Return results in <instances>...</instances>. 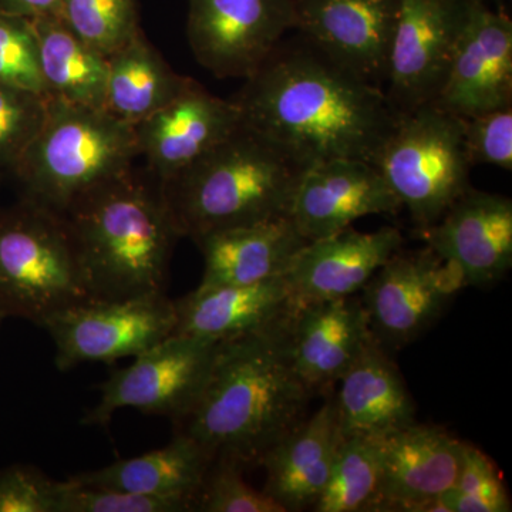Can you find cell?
I'll list each match as a JSON object with an SVG mask.
<instances>
[{
  "instance_id": "cell-19",
  "label": "cell",
  "mask_w": 512,
  "mask_h": 512,
  "mask_svg": "<svg viewBox=\"0 0 512 512\" xmlns=\"http://www.w3.org/2000/svg\"><path fill=\"white\" fill-rule=\"evenodd\" d=\"M403 235L394 227L372 232L352 227L306 242L286 271L295 305L349 298L362 292L377 269L403 248Z\"/></svg>"
},
{
  "instance_id": "cell-10",
  "label": "cell",
  "mask_w": 512,
  "mask_h": 512,
  "mask_svg": "<svg viewBox=\"0 0 512 512\" xmlns=\"http://www.w3.org/2000/svg\"><path fill=\"white\" fill-rule=\"evenodd\" d=\"M466 288L456 268L429 247L400 248L370 278L360 301L373 338L400 348L423 335Z\"/></svg>"
},
{
  "instance_id": "cell-36",
  "label": "cell",
  "mask_w": 512,
  "mask_h": 512,
  "mask_svg": "<svg viewBox=\"0 0 512 512\" xmlns=\"http://www.w3.org/2000/svg\"><path fill=\"white\" fill-rule=\"evenodd\" d=\"M57 481L36 467L13 464L0 471V512H56Z\"/></svg>"
},
{
  "instance_id": "cell-18",
  "label": "cell",
  "mask_w": 512,
  "mask_h": 512,
  "mask_svg": "<svg viewBox=\"0 0 512 512\" xmlns=\"http://www.w3.org/2000/svg\"><path fill=\"white\" fill-rule=\"evenodd\" d=\"M400 208L375 164L342 158L303 171L288 217L309 242L338 234L367 215L396 214Z\"/></svg>"
},
{
  "instance_id": "cell-28",
  "label": "cell",
  "mask_w": 512,
  "mask_h": 512,
  "mask_svg": "<svg viewBox=\"0 0 512 512\" xmlns=\"http://www.w3.org/2000/svg\"><path fill=\"white\" fill-rule=\"evenodd\" d=\"M382 483L379 437L343 436L315 512H376Z\"/></svg>"
},
{
  "instance_id": "cell-40",
  "label": "cell",
  "mask_w": 512,
  "mask_h": 512,
  "mask_svg": "<svg viewBox=\"0 0 512 512\" xmlns=\"http://www.w3.org/2000/svg\"><path fill=\"white\" fill-rule=\"evenodd\" d=\"M508 2H511V0H508Z\"/></svg>"
},
{
  "instance_id": "cell-32",
  "label": "cell",
  "mask_w": 512,
  "mask_h": 512,
  "mask_svg": "<svg viewBox=\"0 0 512 512\" xmlns=\"http://www.w3.org/2000/svg\"><path fill=\"white\" fill-rule=\"evenodd\" d=\"M0 84L47 96L29 19L0 10Z\"/></svg>"
},
{
  "instance_id": "cell-4",
  "label": "cell",
  "mask_w": 512,
  "mask_h": 512,
  "mask_svg": "<svg viewBox=\"0 0 512 512\" xmlns=\"http://www.w3.org/2000/svg\"><path fill=\"white\" fill-rule=\"evenodd\" d=\"M303 168L241 126L185 170L160 184L180 237L288 217Z\"/></svg>"
},
{
  "instance_id": "cell-14",
  "label": "cell",
  "mask_w": 512,
  "mask_h": 512,
  "mask_svg": "<svg viewBox=\"0 0 512 512\" xmlns=\"http://www.w3.org/2000/svg\"><path fill=\"white\" fill-rule=\"evenodd\" d=\"M303 40L350 72L386 80L400 0H293Z\"/></svg>"
},
{
  "instance_id": "cell-11",
  "label": "cell",
  "mask_w": 512,
  "mask_h": 512,
  "mask_svg": "<svg viewBox=\"0 0 512 512\" xmlns=\"http://www.w3.org/2000/svg\"><path fill=\"white\" fill-rule=\"evenodd\" d=\"M195 59L220 79H247L295 26L293 0H188Z\"/></svg>"
},
{
  "instance_id": "cell-17",
  "label": "cell",
  "mask_w": 512,
  "mask_h": 512,
  "mask_svg": "<svg viewBox=\"0 0 512 512\" xmlns=\"http://www.w3.org/2000/svg\"><path fill=\"white\" fill-rule=\"evenodd\" d=\"M427 247L453 265L464 285L484 288L512 266V201L470 187L436 224L419 231Z\"/></svg>"
},
{
  "instance_id": "cell-20",
  "label": "cell",
  "mask_w": 512,
  "mask_h": 512,
  "mask_svg": "<svg viewBox=\"0 0 512 512\" xmlns=\"http://www.w3.org/2000/svg\"><path fill=\"white\" fill-rule=\"evenodd\" d=\"M372 339L357 295L301 303L289 319V359L311 393L339 382Z\"/></svg>"
},
{
  "instance_id": "cell-30",
  "label": "cell",
  "mask_w": 512,
  "mask_h": 512,
  "mask_svg": "<svg viewBox=\"0 0 512 512\" xmlns=\"http://www.w3.org/2000/svg\"><path fill=\"white\" fill-rule=\"evenodd\" d=\"M446 512H510L507 488L491 458L466 443L460 473L447 494L440 498Z\"/></svg>"
},
{
  "instance_id": "cell-16",
  "label": "cell",
  "mask_w": 512,
  "mask_h": 512,
  "mask_svg": "<svg viewBox=\"0 0 512 512\" xmlns=\"http://www.w3.org/2000/svg\"><path fill=\"white\" fill-rule=\"evenodd\" d=\"M382 483L376 512H446L440 498L456 484L464 441L417 421L379 437Z\"/></svg>"
},
{
  "instance_id": "cell-21",
  "label": "cell",
  "mask_w": 512,
  "mask_h": 512,
  "mask_svg": "<svg viewBox=\"0 0 512 512\" xmlns=\"http://www.w3.org/2000/svg\"><path fill=\"white\" fill-rule=\"evenodd\" d=\"M342 439L335 400L329 399L266 451L259 461L266 474L262 491L286 512L315 507Z\"/></svg>"
},
{
  "instance_id": "cell-1",
  "label": "cell",
  "mask_w": 512,
  "mask_h": 512,
  "mask_svg": "<svg viewBox=\"0 0 512 512\" xmlns=\"http://www.w3.org/2000/svg\"><path fill=\"white\" fill-rule=\"evenodd\" d=\"M232 100L244 126L303 170L342 158L375 163L399 116L380 86L305 40L276 47Z\"/></svg>"
},
{
  "instance_id": "cell-12",
  "label": "cell",
  "mask_w": 512,
  "mask_h": 512,
  "mask_svg": "<svg viewBox=\"0 0 512 512\" xmlns=\"http://www.w3.org/2000/svg\"><path fill=\"white\" fill-rule=\"evenodd\" d=\"M466 13V0H400L386 94L402 113L439 96Z\"/></svg>"
},
{
  "instance_id": "cell-5",
  "label": "cell",
  "mask_w": 512,
  "mask_h": 512,
  "mask_svg": "<svg viewBox=\"0 0 512 512\" xmlns=\"http://www.w3.org/2000/svg\"><path fill=\"white\" fill-rule=\"evenodd\" d=\"M134 127L104 109L49 97L39 133L20 157L26 200L62 215L101 185L133 170Z\"/></svg>"
},
{
  "instance_id": "cell-24",
  "label": "cell",
  "mask_w": 512,
  "mask_h": 512,
  "mask_svg": "<svg viewBox=\"0 0 512 512\" xmlns=\"http://www.w3.org/2000/svg\"><path fill=\"white\" fill-rule=\"evenodd\" d=\"M339 383L333 400L343 436L382 437L416 421L406 383L375 338Z\"/></svg>"
},
{
  "instance_id": "cell-23",
  "label": "cell",
  "mask_w": 512,
  "mask_h": 512,
  "mask_svg": "<svg viewBox=\"0 0 512 512\" xmlns=\"http://www.w3.org/2000/svg\"><path fill=\"white\" fill-rule=\"evenodd\" d=\"M194 242L204 256V275L197 289H211L284 276L308 241L289 217H281L211 232Z\"/></svg>"
},
{
  "instance_id": "cell-6",
  "label": "cell",
  "mask_w": 512,
  "mask_h": 512,
  "mask_svg": "<svg viewBox=\"0 0 512 512\" xmlns=\"http://www.w3.org/2000/svg\"><path fill=\"white\" fill-rule=\"evenodd\" d=\"M373 164L417 231L436 224L471 187L463 123L434 103L399 113Z\"/></svg>"
},
{
  "instance_id": "cell-7",
  "label": "cell",
  "mask_w": 512,
  "mask_h": 512,
  "mask_svg": "<svg viewBox=\"0 0 512 512\" xmlns=\"http://www.w3.org/2000/svg\"><path fill=\"white\" fill-rule=\"evenodd\" d=\"M59 215L28 200L0 218V313L42 328L50 316L89 301Z\"/></svg>"
},
{
  "instance_id": "cell-34",
  "label": "cell",
  "mask_w": 512,
  "mask_h": 512,
  "mask_svg": "<svg viewBox=\"0 0 512 512\" xmlns=\"http://www.w3.org/2000/svg\"><path fill=\"white\" fill-rule=\"evenodd\" d=\"M49 97L0 84V163L18 164L47 113Z\"/></svg>"
},
{
  "instance_id": "cell-26",
  "label": "cell",
  "mask_w": 512,
  "mask_h": 512,
  "mask_svg": "<svg viewBox=\"0 0 512 512\" xmlns=\"http://www.w3.org/2000/svg\"><path fill=\"white\" fill-rule=\"evenodd\" d=\"M188 80L175 73L140 32L107 57L104 110L134 127L174 99Z\"/></svg>"
},
{
  "instance_id": "cell-27",
  "label": "cell",
  "mask_w": 512,
  "mask_h": 512,
  "mask_svg": "<svg viewBox=\"0 0 512 512\" xmlns=\"http://www.w3.org/2000/svg\"><path fill=\"white\" fill-rule=\"evenodd\" d=\"M29 20L47 97L104 109L107 57L74 35L57 15Z\"/></svg>"
},
{
  "instance_id": "cell-9",
  "label": "cell",
  "mask_w": 512,
  "mask_h": 512,
  "mask_svg": "<svg viewBox=\"0 0 512 512\" xmlns=\"http://www.w3.org/2000/svg\"><path fill=\"white\" fill-rule=\"evenodd\" d=\"M177 311L165 292L114 301H84L43 323L55 343L57 369L136 357L173 335Z\"/></svg>"
},
{
  "instance_id": "cell-8",
  "label": "cell",
  "mask_w": 512,
  "mask_h": 512,
  "mask_svg": "<svg viewBox=\"0 0 512 512\" xmlns=\"http://www.w3.org/2000/svg\"><path fill=\"white\" fill-rule=\"evenodd\" d=\"M220 343L173 333L101 384L99 403L82 423L107 427L114 413L126 407L178 423L200 399Z\"/></svg>"
},
{
  "instance_id": "cell-35",
  "label": "cell",
  "mask_w": 512,
  "mask_h": 512,
  "mask_svg": "<svg viewBox=\"0 0 512 512\" xmlns=\"http://www.w3.org/2000/svg\"><path fill=\"white\" fill-rule=\"evenodd\" d=\"M461 123L471 165L512 170V106L466 117Z\"/></svg>"
},
{
  "instance_id": "cell-38",
  "label": "cell",
  "mask_w": 512,
  "mask_h": 512,
  "mask_svg": "<svg viewBox=\"0 0 512 512\" xmlns=\"http://www.w3.org/2000/svg\"><path fill=\"white\" fill-rule=\"evenodd\" d=\"M495 2L498 3V8H500V10H504V8H503V0H495Z\"/></svg>"
},
{
  "instance_id": "cell-15",
  "label": "cell",
  "mask_w": 512,
  "mask_h": 512,
  "mask_svg": "<svg viewBox=\"0 0 512 512\" xmlns=\"http://www.w3.org/2000/svg\"><path fill=\"white\" fill-rule=\"evenodd\" d=\"M234 100L221 99L195 80L134 126L138 156L157 183L170 180L241 126Z\"/></svg>"
},
{
  "instance_id": "cell-3",
  "label": "cell",
  "mask_w": 512,
  "mask_h": 512,
  "mask_svg": "<svg viewBox=\"0 0 512 512\" xmlns=\"http://www.w3.org/2000/svg\"><path fill=\"white\" fill-rule=\"evenodd\" d=\"M60 218L90 299L165 292L171 256L181 237L156 178L133 168L84 195Z\"/></svg>"
},
{
  "instance_id": "cell-33",
  "label": "cell",
  "mask_w": 512,
  "mask_h": 512,
  "mask_svg": "<svg viewBox=\"0 0 512 512\" xmlns=\"http://www.w3.org/2000/svg\"><path fill=\"white\" fill-rule=\"evenodd\" d=\"M192 505L173 498L151 497L57 481L56 512H188Z\"/></svg>"
},
{
  "instance_id": "cell-25",
  "label": "cell",
  "mask_w": 512,
  "mask_h": 512,
  "mask_svg": "<svg viewBox=\"0 0 512 512\" xmlns=\"http://www.w3.org/2000/svg\"><path fill=\"white\" fill-rule=\"evenodd\" d=\"M211 464L212 458L204 448L187 434L177 431L174 439L163 448L74 474L69 480L90 487L183 500L190 503L194 511L195 497Z\"/></svg>"
},
{
  "instance_id": "cell-22",
  "label": "cell",
  "mask_w": 512,
  "mask_h": 512,
  "mask_svg": "<svg viewBox=\"0 0 512 512\" xmlns=\"http://www.w3.org/2000/svg\"><path fill=\"white\" fill-rule=\"evenodd\" d=\"M174 303V333L214 342L275 328L296 308L285 276L258 284L194 289Z\"/></svg>"
},
{
  "instance_id": "cell-39",
  "label": "cell",
  "mask_w": 512,
  "mask_h": 512,
  "mask_svg": "<svg viewBox=\"0 0 512 512\" xmlns=\"http://www.w3.org/2000/svg\"><path fill=\"white\" fill-rule=\"evenodd\" d=\"M5 319H6L5 316H3L2 313H0V323H2L3 320H5Z\"/></svg>"
},
{
  "instance_id": "cell-13",
  "label": "cell",
  "mask_w": 512,
  "mask_h": 512,
  "mask_svg": "<svg viewBox=\"0 0 512 512\" xmlns=\"http://www.w3.org/2000/svg\"><path fill=\"white\" fill-rule=\"evenodd\" d=\"M434 104L461 119L512 106V22L505 10L466 0L453 59Z\"/></svg>"
},
{
  "instance_id": "cell-2",
  "label": "cell",
  "mask_w": 512,
  "mask_h": 512,
  "mask_svg": "<svg viewBox=\"0 0 512 512\" xmlns=\"http://www.w3.org/2000/svg\"><path fill=\"white\" fill-rule=\"evenodd\" d=\"M291 316L275 328L220 343L200 399L177 423L212 461L255 466L305 417L311 392L289 359Z\"/></svg>"
},
{
  "instance_id": "cell-37",
  "label": "cell",
  "mask_w": 512,
  "mask_h": 512,
  "mask_svg": "<svg viewBox=\"0 0 512 512\" xmlns=\"http://www.w3.org/2000/svg\"><path fill=\"white\" fill-rule=\"evenodd\" d=\"M59 8L60 0H0V10L25 19L57 15Z\"/></svg>"
},
{
  "instance_id": "cell-29",
  "label": "cell",
  "mask_w": 512,
  "mask_h": 512,
  "mask_svg": "<svg viewBox=\"0 0 512 512\" xmlns=\"http://www.w3.org/2000/svg\"><path fill=\"white\" fill-rule=\"evenodd\" d=\"M57 16L106 57L141 32L136 0H60Z\"/></svg>"
},
{
  "instance_id": "cell-31",
  "label": "cell",
  "mask_w": 512,
  "mask_h": 512,
  "mask_svg": "<svg viewBox=\"0 0 512 512\" xmlns=\"http://www.w3.org/2000/svg\"><path fill=\"white\" fill-rule=\"evenodd\" d=\"M242 467L231 461H212L194 501L200 512H286L264 491L255 490L242 477Z\"/></svg>"
}]
</instances>
